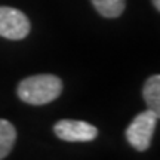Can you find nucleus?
I'll return each instance as SVG.
<instances>
[{
	"instance_id": "obj_1",
	"label": "nucleus",
	"mask_w": 160,
	"mask_h": 160,
	"mask_svg": "<svg viewBox=\"0 0 160 160\" xmlns=\"http://www.w3.org/2000/svg\"><path fill=\"white\" fill-rule=\"evenodd\" d=\"M62 80L53 74H37L19 82L17 93L19 99L30 105H45L55 101L62 93Z\"/></svg>"
},
{
	"instance_id": "obj_2",
	"label": "nucleus",
	"mask_w": 160,
	"mask_h": 160,
	"mask_svg": "<svg viewBox=\"0 0 160 160\" xmlns=\"http://www.w3.org/2000/svg\"><path fill=\"white\" fill-rule=\"evenodd\" d=\"M157 116L151 110H145L135 116L132 123L126 129V139L138 151H145L151 145V139L157 126Z\"/></svg>"
},
{
	"instance_id": "obj_3",
	"label": "nucleus",
	"mask_w": 160,
	"mask_h": 160,
	"mask_svg": "<svg viewBox=\"0 0 160 160\" xmlns=\"http://www.w3.org/2000/svg\"><path fill=\"white\" fill-rule=\"evenodd\" d=\"M30 19L19 9L0 6V36L9 40H22L30 33Z\"/></svg>"
},
{
	"instance_id": "obj_4",
	"label": "nucleus",
	"mask_w": 160,
	"mask_h": 160,
	"mask_svg": "<svg viewBox=\"0 0 160 160\" xmlns=\"http://www.w3.org/2000/svg\"><path fill=\"white\" fill-rule=\"evenodd\" d=\"M53 132L59 139L67 142H89L98 137L97 126L82 120H59L53 125Z\"/></svg>"
},
{
	"instance_id": "obj_5",
	"label": "nucleus",
	"mask_w": 160,
	"mask_h": 160,
	"mask_svg": "<svg viewBox=\"0 0 160 160\" xmlns=\"http://www.w3.org/2000/svg\"><path fill=\"white\" fill-rule=\"evenodd\" d=\"M142 97L147 108L151 110L157 116V119H160V74H154L145 80Z\"/></svg>"
},
{
	"instance_id": "obj_6",
	"label": "nucleus",
	"mask_w": 160,
	"mask_h": 160,
	"mask_svg": "<svg viewBox=\"0 0 160 160\" xmlns=\"http://www.w3.org/2000/svg\"><path fill=\"white\" fill-rule=\"evenodd\" d=\"M17 141V129L9 120L0 119V160L9 154Z\"/></svg>"
},
{
	"instance_id": "obj_7",
	"label": "nucleus",
	"mask_w": 160,
	"mask_h": 160,
	"mask_svg": "<svg viewBox=\"0 0 160 160\" xmlns=\"http://www.w3.org/2000/svg\"><path fill=\"white\" fill-rule=\"evenodd\" d=\"M97 12L104 18H119L126 8V0H91Z\"/></svg>"
},
{
	"instance_id": "obj_8",
	"label": "nucleus",
	"mask_w": 160,
	"mask_h": 160,
	"mask_svg": "<svg viewBox=\"0 0 160 160\" xmlns=\"http://www.w3.org/2000/svg\"><path fill=\"white\" fill-rule=\"evenodd\" d=\"M151 2H153V5H154L156 9L160 12V0H151Z\"/></svg>"
}]
</instances>
